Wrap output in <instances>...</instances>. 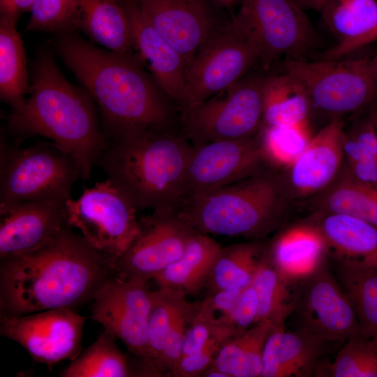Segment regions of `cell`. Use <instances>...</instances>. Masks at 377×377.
Here are the masks:
<instances>
[{"instance_id": "4fadbf2b", "label": "cell", "mask_w": 377, "mask_h": 377, "mask_svg": "<svg viewBox=\"0 0 377 377\" xmlns=\"http://www.w3.org/2000/svg\"><path fill=\"white\" fill-rule=\"evenodd\" d=\"M266 161L260 131L245 139L192 145L186 165L183 202L259 172L264 170Z\"/></svg>"}, {"instance_id": "74e56055", "label": "cell", "mask_w": 377, "mask_h": 377, "mask_svg": "<svg viewBox=\"0 0 377 377\" xmlns=\"http://www.w3.org/2000/svg\"><path fill=\"white\" fill-rule=\"evenodd\" d=\"M79 0H34L27 31H57L74 24Z\"/></svg>"}, {"instance_id": "d590c367", "label": "cell", "mask_w": 377, "mask_h": 377, "mask_svg": "<svg viewBox=\"0 0 377 377\" xmlns=\"http://www.w3.org/2000/svg\"><path fill=\"white\" fill-rule=\"evenodd\" d=\"M329 368L332 377H377V337L351 336Z\"/></svg>"}, {"instance_id": "52a82bcc", "label": "cell", "mask_w": 377, "mask_h": 377, "mask_svg": "<svg viewBox=\"0 0 377 377\" xmlns=\"http://www.w3.org/2000/svg\"><path fill=\"white\" fill-rule=\"evenodd\" d=\"M282 72L297 79L306 89L313 108L332 118L376 106L377 54L360 58L286 59Z\"/></svg>"}, {"instance_id": "4dcf8cb0", "label": "cell", "mask_w": 377, "mask_h": 377, "mask_svg": "<svg viewBox=\"0 0 377 377\" xmlns=\"http://www.w3.org/2000/svg\"><path fill=\"white\" fill-rule=\"evenodd\" d=\"M16 21L0 18V97L13 110L24 103L27 90L26 55Z\"/></svg>"}, {"instance_id": "ffe728a7", "label": "cell", "mask_w": 377, "mask_h": 377, "mask_svg": "<svg viewBox=\"0 0 377 377\" xmlns=\"http://www.w3.org/2000/svg\"><path fill=\"white\" fill-rule=\"evenodd\" d=\"M343 130L341 119L332 118L289 167L291 186L300 195L322 191L333 182L344 156Z\"/></svg>"}, {"instance_id": "e575fe53", "label": "cell", "mask_w": 377, "mask_h": 377, "mask_svg": "<svg viewBox=\"0 0 377 377\" xmlns=\"http://www.w3.org/2000/svg\"><path fill=\"white\" fill-rule=\"evenodd\" d=\"M323 212L352 216L377 226V187L350 174L331 186L322 199Z\"/></svg>"}, {"instance_id": "ac0fdd59", "label": "cell", "mask_w": 377, "mask_h": 377, "mask_svg": "<svg viewBox=\"0 0 377 377\" xmlns=\"http://www.w3.org/2000/svg\"><path fill=\"white\" fill-rule=\"evenodd\" d=\"M66 202L44 200L0 205V260L41 246L68 226Z\"/></svg>"}, {"instance_id": "83f0119b", "label": "cell", "mask_w": 377, "mask_h": 377, "mask_svg": "<svg viewBox=\"0 0 377 377\" xmlns=\"http://www.w3.org/2000/svg\"><path fill=\"white\" fill-rule=\"evenodd\" d=\"M312 108L306 89L295 77L282 71L266 75L263 126L309 124Z\"/></svg>"}, {"instance_id": "d6a6232c", "label": "cell", "mask_w": 377, "mask_h": 377, "mask_svg": "<svg viewBox=\"0 0 377 377\" xmlns=\"http://www.w3.org/2000/svg\"><path fill=\"white\" fill-rule=\"evenodd\" d=\"M334 275L353 304L359 333L377 337V267L336 263Z\"/></svg>"}, {"instance_id": "f35d334b", "label": "cell", "mask_w": 377, "mask_h": 377, "mask_svg": "<svg viewBox=\"0 0 377 377\" xmlns=\"http://www.w3.org/2000/svg\"><path fill=\"white\" fill-rule=\"evenodd\" d=\"M226 327H229L219 323L207 298L198 302L185 331L182 357L199 350Z\"/></svg>"}, {"instance_id": "f546056e", "label": "cell", "mask_w": 377, "mask_h": 377, "mask_svg": "<svg viewBox=\"0 0 377 377\" xmlns=\"http://www.w3.org/2000/svg\"><path fill=\"white\" fill-rule=\"evenodd\" d=\"M251 286L258 302L255 323L263 320L285 323L295 309L299 282L283 275L271 263L267 253Z\"/></svg>"}, {"instance_id": "f1b7e54d", "label": "cell", "mask_w": 377, "mask_h": 377, "mask_svg": "<svg viewBox=\"0 0 377 377\" xmlns=\"http://www.w3.org/2000/svg\"><path fill=\"white\" fill-rule=\"evenodd\" d=\"M267 250V247L256 241L222 246L205 287L212 294L251 286Z\"/></svg>"}, {"instance_id": "681fc988", "label": "cell", "mask_w": 377, "mask_h": 377, "mask_svg": "<svg viewBox=\"0 0 377 377\" xmlns=\"http://www.w3.org/2000/svg\"><path fill=\"white\" fill-rule=\"evenodd\" d=\"M377 187V186H376Z\"/></svg>"}, {"instance_id": "7a4b0ae2", "label": "cell", "mask_w": 377, "mask_h": 377, "mask_svg": "<svg viewBox=\"0 0 377 377\" xmlns=\"http://www.w3.org/2000/svg\"><path fill=\"white\" fill-rule=\"evenodd\" d=\"M58 47L98 106L112 140L135 129L179 128L178 108L138 55L99 49L74 36L63 38Z\"/></svg>"}, {"instance_id": "d6986e66", "label": "cell", "mask_w": 377, "mask_h": 377, "mask_svg": "<svg viewBox=\"0 0 377 377\" xmlns=\"http://www.w3.org/2000/svg\"><path fill=\"white\" fill-rule=\"evenodd\" d=\"M124 1L131 21L135 52L158 87L177 108L185 88L186 61L155 29L135 3Z\"/></svg>"}, {"instance_id": "836d02e7", "label": "cell", "mask_w": 377, "mask_h": 377, "mask_svg": "<svg viewBox=\"0 0 377 377\" xmlns=\"http://www.w3.org/2000/svg\"><path fill=\"white\" fill-rule=\"evenodd\" d=\"M117 338L101 333L61 372L63 377H128L133 376L126 355L116 344Z\"/></svg>"}, {"instance_id": "d4e9b609", "label": "cell", "mask_w": 377, "mask_h": 377, "mask_svg": "<svg viewBox=\"0 0 377 377\" xmlns=\"http://www.w3.org/2000/svg\"><path fill=\"white\" fill-rule=\"evenodd\" d=\"M74 24L107 50L136 55L124 0H79Z\"/></svg>"}, {"instance_id": "ee69618b", "label": "cell", "mask_w": 377, "mask_h": 377, "mask_svg": "<svg viewBox=\"0 0 377 377\" xmlns=\"http://www.w3.org/2000/svg\"><path fill=\"white\" fill-rule=\"evenodd\" d=\"M34 2V0H0L1 15L17 22L21 14L30 11Z\"/></svg>"}, {"instance_id": "bcb514c9", "label": "cell", "mask_w": 377, "mask_h": 377, "mask_svg": "<svg viewBox=\"0 0 377 377\" xmlns=\"http://www.w3.org/2000/svg\"><path fill=\"white\" fill-rule=\"evenodd\" d=\"M221 8H230L237 0H213Z\"/></svg>"}, {"instance_id": "44dd1931", "label": "cell", "mask_w": 377, "mask_h": 377, "mask_svg": "<svg viewBox=\"0 0 377 377\" xmlns=\"http://www.w3.org/2000/svg\"><path fill=\"white\" fill-rule=\"evenodd\" d=\"M326 343L307 331H287L285 323L277 325L265 344L261 377L312 376Z\"/></svg>"}, {"instance_id": "5bb4252c", "label": "cell", "mask_w": 377, "mask_h": 377, "mask_svg": "<svg viewBox=\"0 0 377 377\" xmlns=\"http://www.w3.org/2000/svg\"><path fill=\"white\" fill-rule=\"evenodd\" d=\"M87 320L68 308L1 316L0 334L20 344L35 362L52 366L82 352Z\"/></svg>"}, {"instance_id": "8992f818", "label": "cell", "mask_w": 377, "mask_h": 377, "mask_svg": "<svg viewBox=\"0 0 377 377\" xmlns=\"http://www.w3.org/2000/svg\"><path fill=\"white\" fill-rule=\"evenodd\" d=\"M0 155V205L66 202L81 177L75 161L52 142L20 147L1 139Z\"/></svg>"}, {"instance_id": "f6af8a7d", "label": "cell", "mask_w": 377, "mask_h": 377, "mask_svg": "<svg viewBox=\"0 0 377 377\" xmlns=\"http://www.w3.org/2000/svg\"><path fill=\"white\" fill-rule=\"evenodd\" d=\"M305 11L314 10L321 13L330 0H293Z\"/></svg>"}, {"instance_id": "9c48e42d", "label": "cell", "mask_w": 377, "mask_h": 377, "mask_svg": "<svg viewBox=\"0 0 377 377\" xmlns=\"http://www.w3.org/2000/svg\"><path fill=\"white\" fill-rule=\"evenodd\" d=\"M230 21L256 50L265 71L281 59H306L318 44L305 10L293 0H241Z\"/></svg>"}, {"instance_id": "30bf717a", "label": "cell", "mask_w": 377, "mask_h": 377, "mask_svg": "<svg viewBox=\"0 0 377 377\" xmlns=\"http://www.w3.org/2000/svg\"><path fill=\"white\" fill-rule=\"evenodd\" d=\"M65 210L68 226L114 260L126 251L140 230L138 209L109 179L86 188L78 198L68 199Z\"/></svg>"}, {"instance_id": "cb8c5ba5", "label": "cell", "mask_w": 377, "mask_h": 377, "mask_svg": "<svg viewBox=\"0 0 377 377\" xmlns=\"http://www.w3.org/2000/svg\"><path fill=\"white\" fill-rule=\"evenodd\" d=\"M267 253L274 266L295 282L314 272L328 257L324 239L314 223L287 228L276 237Z\"/></svg>"}, {"instance_id": "7402d4cb", "label": "cell", "mask_w": 377, "mask_h": 377, "mask_svg": "<svg viewBox=\"0 0 377 377\" xmlns=\"http://www.w3.org/2000/svg\"><path fill=\"white\" fill-rule=\"evenodd\" d=\"M314 223L337 263L377 267V226L343 214L323 212Z\"/></svg>"}, {"instance_id": "603a6c76", "label": "cell", "mask_w": 377, "mask_h": 377, "mask_svg": "<svg viewBox=\"0 0 377 377\" xmlns=\"http://www.w3.org/2000/svg\"><path fill=\"white\" fill-rule=\"evenodd\" d=\"M320 13L337 43L321 53L318 59L348 56L367 45L377 29V0H330Z\"/></svg>"}, {"instance_id": "4316f807", "label": "cell", "mask_w": 377, "mask_h": 377, "mask_svg": "<svg viewBox=\"0 0 377 377\" xmlns=\"http://www.w3.org/2000/svg\"><path fill=\"white\" fill-rule=\"evenodd\" d=\"M272 320L256 323L242 333L227 339L207 371H218L228 377H261L266 340L279 325Z\"/></svg>"}, {"instance_id": "b9f144b4", "label": "cell", "mask_w": 377, "mask_h": 377, "mask_svg": "<svg viewBox=\"0 0 377 377\" xmlns=\"http://www.w3.org/2000/svg\"><path fill=\"white\" fill-rule=\"evenodd\" d=\"M257 310L256 294L251 285L242 291L230 320L229 325L236 334L243 332L255 323Z\"/></svg>"}, {"instance_id": "ab89813d", "label": "cell", "mask_w": 377, "mask_h": 377, "mask_svg": "<svg viewBox=\"0 0 377 377\" xmlns=\"http://www.w3.org/2000/svg\"><path fill=\"white\" fill-rule=\"evenodd\" d=\"M234 335H236L235 333L229 327L221 330L214 335L203 347L182 356L170 376L175 377L202 376L212 364L223 343Z\"/></svg>"}, {"instance_id": "277c9868", "label": "cell", "mask_w": 377, "mask_h": 377, "mask_svg": "<svg viewBox=\"0 0 377 377\" xmlns=\"http://www.w3.org/2000/svg\"><path fill=\"white\" fill-rule=\"evenodd\" d=\"M191 146L179 128L135 129L112 139L97 164L138 210L177 209Z\"/></svg>"}, {"instance_id": "ba28073f", "label": "cell", "mask_w": 377, "mask_h": 377, "mask_svg": "<svg viewBox=\"0 0 377 377\" xmlns=\"http://www.w3.org/2000/svg\"><path fill=\"white\" fill-rule=\"evenodd\" d=\"M266 75L250 71L229 89L180 110L183 135L195 145L258 135L263 127Z\"/></svg>"}, {"instance_id": "3957f363", "label": "cell", "mask_w": 377, "mask_h": 377, "mask_svg": "<svg viewBox=\"0 0 377 377\" xmlns=\"http://www.w3.org/2000/svg\"><path fill=\"white\" fill-rule=\"evenodd\" d=\"M29 92L8 116L10 131L19 139L40 135L50 140L75 161L80 178L88 179L109 144L89 94L71 84L47 52L36 59Z\"/></svg>"}, {"instance_id": "7c38bea8", "label": "cell", "mask_w": 377, "mask_h": 377, "mask_svg": "<svg viewBox=\"0 0 377 377\" xmlns=\"http://www.w3.org/2000/svg\"><path fill=\"white\" fill-rule=\"evenodd\" d=\"M152 292L147 281L115 273L103 283L91 301V318L123 342L139 359L145 374Z\"/></svg>"}, {"instance_id": "7dc6e473", "label": "cell", "mask_w": 377, "mask_h": 377, "mask_svg": "<svg viewBox=\"0 0 377 377\" xmlns=\"http://www.w3.org/2000/svg\"><path fill=\"white\" fill-rule=\"evenodd\" d=\"M368 116L377 131V105L373 107L368 111Z\"/></svg>"}, {"instance_id": "5b68a950", "label": "cell", "mask_w": 377, "mask_h": 377, "mask_svg": "<svg viewBox=\"0 0 377 377\" xmlns=\"http://www.w3.org/2000/svg\"><path fill=\"white\" fill-rule=\"evenodd\" d=\"M197 232L259 239L279 226L284 195L264 170L212 193L184 201L178 209Z\"/></svg>"}, {"instance_id": "6da1fadb", "label": "cell", "mask_w": 377, "mask_h": 377, "mask_svg": "<svg viewBox=\"0 0 377 377\" xmlns=\"http://www.w3.org/2000/svg\"><path fill=\"white\" fill-rule=\"evenodd\" d=\"M115 273L114 260L68 225L41 246L0 260L1 316L73 309Z\"/></svg>"}, {"instance_id": "c3c4849f", "label": "cell", "mask_w": 377, "mask_h": 377, "mask_svg": "<svg viewBox=\"0 0 377 377\" xmlns=\"http://www.w3.org/2000/svg\"><path fill=\"white\" fill-rule=\"evenodd\" d=\"M376 40H377V29L376 30V31L369 38L368 42H367V45H369V44H370V43H371L373 42H375Z\"/></svg>"}, {"instance_id": "e0dca14e", "label": "cell", "mask_w": 377, "mask_h": 377, "mask_svg": "<svg viewBox=\"0 0 377 377\" xmlns=\"http://www.w3.org/2000/svg\"><path fill=\"white\" fill-rule=\"evenodd\" d=\"M183 57L187 67L200 46L229 20L213 0H127Z\"/></svg>"}, {"instance_id": "9a60e30c", "label": "cell", "mask_w": 377, "mask_h": 377, "mask_svg": "<svg viewBox=\"0 0 377 377\" xmlns=\"http://www.w3.org/2000/svg\"><path fill=\"white\" fill-rule=\"evenodd\" d=\"M196 232L178 209L152 211L140 220L136 237L114 260L116 273L148 282L183 254Z\"/></svg>"}, {"instance_id": "7bdbcfd3", "label": "cell", "mask_w": 377, "mask_h": 377, "mask_svg": "<svg viewBox=\"0 0 377 377\" xmlns=\"http://www.w3.org/2000/svg\"><path fill=\"white\" fill-rule=\"evenodd\" d=\"M344 133L377 160V131L368 114L357 119Z\"/></svg>"}, {"instance_id": "8d00e7d4", "label": "cell", "mask_w": 377, "mask_h": 377, "mask_svg": "<svg viewBox=\"0 0 377 377\" xmlns=\"http://www.w3.org/2000/svg\"><path fill=\"white\" fill-rule=\"evenodd\" d=\"M313 135L309 124L265 126L260 138L268 161L290 167L304 151Z\"/></svg>"}, {"instance_id": "60d3db41", "label": "cell", "mask_w": 377, "mask_h": 377, "mask_svg": "<svg viewBox=\"0 0 377 377\" xmlns=\"http://www.w3.org/2000/svg\"><path fill=\"white\" fill-rule=\"evenodd\" d=\"M198 302L182 313L175 322L166 339L165 346L162 353L160 364V376H170L182 355V346L186 329L195 313Z\"/></svg>"}, {"instance_id": "8fae6325", "label": "cell", "mask_w": 377, "mask_h": 377, "mask_svg": "<svg viewBox=\"0 0 377 377\" xmlns=\"http://www.w3.org/2000/svg\"><path fill=\"white\" fill-rule=\"evenodd\" d=\"M258 63L256 50L229 20L200 46L188 64L179 111L229 89Z\"/></svg>"}, {"instance_id": "484cf974", "label": "cell", "mask_w": 377, "mask_h": 377, "mask_svg": "<svg viewBox=\"0 0 377 377\" xmlns=\"http://www.w3.org/2000/svg\"><path fill=\"white\" fill-rule=\"evenodd\" d=\"M222 246L209 235L196 232L183 254L152 280L158 288L198 295L205 286Z\"/></svg>"}, {"instance_id": "2e32d148", "label": "cell", "mask_w": 377, "mask_h": 377, "mask_svg": "<svg viewBox=\"0 0 377 377\" xmlns=\"http://www.w3.org/2000/svg\"><path fill=\"white\" fill-rule=\"evenodd\" d=\"M295 313L298 329L327 342H344L360 332L355 311L325 262L299 282Z\"/></svg>"}, {"instance_id": "1f68e13d", "label": "cell", "mask_w": 377, "mask_h": 377, "mask_svg": "<svg viewBox=\"0 0 377 377\" xmlns=\"http://www.w3.org/2000/svg\"><path fill=\"white\" fill-rule=\"evenodd\" d=\"M182 290L158 288L152 292L147 327L146 376H160L159 364L168 336L177 318L193 304Z\"/></svg>"}]
</instances>
